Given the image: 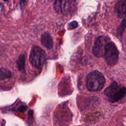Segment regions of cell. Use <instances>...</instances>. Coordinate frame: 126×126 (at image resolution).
Masks as SVG:
<instances>
[{
    "instance_id": "cell-6",
    "label": "cell",
    "mask_w": 126,
    "mask_h": 126,
    "mask_svg": "<svg viewBox=\"0 0 126 126\" xmlns=\"http://www.w3.org/2000/svg\"><path fill=\"white\" fill-rule=\"evenodd\" d=\"M70 4V0H56L54 8L57 13H63L69 10Z\"/></svg>"
},
{
    "instance_id": "cell-13",
    "label": "cell",
    "mask_w": 126,
    "mask_h": 126,
    "mask_svg": "<svg viewBox=\"0 0 126 126\" xmlns=\"http://www.w3.org/2000/svg\"><path fill=\"white\" fill-rule=\"evenodd\" d=\"M3 8V4H2V3H0V17L1 15Z\"/></svg>"
},
{
    "instance_id": "cell-8",
    "label": "cell",
    "mask_w": 126,
    "mask_h": 126,
    "mask_svg": "<svg viewBox=\"0 0 126 126\" xmlns=\"http://www.w3.org/2000/svg\"><path fill=\"white\" fill-rule=\"evenodd\" d=\"M42 45L48 49H51L53 46V42L51 35L48 32H44L41 36Z\"/></svg>"
},
{
    "instance_id": "cell-9",
    "label": "cell",
    "mask_w": 126,
    "mask_h": 126,
    "mask_svg": "<svg viewBox=\"0 0 126 126\" xmlns=\"http://www.w3.org/2000/svg\"><path fill=\"white\" fill-rule=\"evenodd\" d=\"M11 76L12 73L10 70L4 68H0V80L9 79Z\"/></svg>"
},
{
    "instance_id": "cell-10",
    "label": "cell",
    "mask_w": 126,
    "mask_h": 126,
    "mask_svg": "<svg viewBox=\"0 0 126 126\" xmlns=\"http://www.w3.org/2000/svg\"><path fill=\"white\" fill-rule=\"evenodd\" d=\"M25 60L24 56L23 55H20L17 60V63L19 70L22 71H24L25 70Z\"/></svg>"
},
{
    "instance_id": "cell-7",
    "label": "cell",
    "mask_w": 126,
    "mask_h": 126,
    "mask_svg": "<svg viewBox=\"0 0 126 126\" xmlns=\"http://www.w3.org/2000/svg\"><path fill=\"white\" fill-rule=\"evenodd\" d=\"M126 0H120L115 6V11L119 18L125 17L126 15Z\"/></svg>"
},
{
    "instance_id": "cell-4",
    "label": "cell",
    "mask_w": 126,
    "mask_h": 126,
    "mask_svg": "<svg viewBox=\"0 0 126 126\" xmlns=\"http://www.w3.org/2000/svg\"><path fill=\"white\" fill-rule=\"evenodd\" d=\"M118 51L115 45L110 41L106 46L103 56L106 63L110 65H115L118 60Z\"/></svg>"
},
{
    "instance_id": "cell-3",
    "label": "cell",
    "mask_w": 126,
    "mask_h": 126,
    "mask_svg": "<svg viewBox=\"0 0 126 126\" xmlns=\"http://www.w3.org/2000/svg\"><path fill=\"white\" fill-rule=\"evenodd\" d=\"M46 58V54L41 48L34 46L31 50L30 55V61L32 64L35 67L42 66Z\"/></svg>"
},
{
    "instance_id": "cell-12",
    "label": "cell",
    "mask_w": 126,
    "mask_h": 126,
    "mask_svg": "<svg viewBox=\"0 0 126 126\" xmlns=\"http://www.w3.org/2000/svg\"><path fill=\"white\" fill-rule=\"evenodd\" d=\"M78 26V23L76 21H73L71 22H70L67 26V29L68 30H73L74 29H75V28H76Z\"/></svg>"
},
{
    "instance_id": "cell-5",
    "label": "cell",
    "mask_w": 126,
    "mask_h": 126,
    "mask_svg": "<svg viewBox=\"0 0 126 126\" xmlns=\"http://www.w3.org/2000/svg\"><path fill=\"white\" fill-rule=\"evenodd\" d=\"M110 41L107 36H100L96 40L93 48L94 55L98 58L103 57L106 45Z\"/></svg>"
},
{
    "instance_id": "cell-2",
    "label": "cell",
    "mask_w": 126,
    "mask_h": 126,
    "mask_svg": "<svg viewBox=\"0 0 126 126\" xmlns=\"http://www.w3.org/2000/svg\"><path fill=\"white\" fill-rule=\"evenodd\" d=\"M125 88L119 87L116 82H113L104 91L105 95L108 97L109 101L112 102H116L122 98L125 95Z\"/></svg>"
},
{
    "instance_id": "cell-14",
    "label": "cell",
    "mask_w": 126,
    "mask_h": 126,
    "mask_svg": "<svg viewBox=\"0 0 126 126\" xmlns=\"http://www.w3.org/2000/svg\"><path fill=\"white\" fill-rule=\"evenodd\" d=\"M24 1H25V0H21V1H20V4H21V5L23 4L24 3Z\"/></svg>"
},
{
    "instance_id": "cell-11",
    "label": "cell",
    "mask_w": 126,
    "mask_h": 126,
    "mask_svg": "<svg viewBox=\"0 0 126 126\" xmlns=\"http://www.w3.org/2000/svg\"><path fill=\"white\" fill-rule=\"evenodd\" d=\"M126 28V20L125 19H123V20L121 23L118 29V33L120 35H122L124 32V31Z\"/></svg>"
},
{
    "instance_id": "cell-1",
    "label": "cell",
    "mask_w": 126,
    "mask_h": 126,
    "mask_svg": "<svg viewBox=\"0 0 126 126\" xmlns=\"http://www.w3.org/2000/svg\"><path fill=\"white\" fill-rule=\"evenodd\" d=\"M105 78L102 74L97 71L90 72L86 78V87L91 92H98L102 90L105 84Z\"/></svg>"
},
{
    "instance_id": "cell-15",
    "label": "cell",
    "mask_w": 126,
    "mask_h": 126,
    "mask_svg": "<svg viewBox=\"0 0 126 126\" xmlns=\"http://www.w3.org/2000/svg\"><path fill=\"white\" fill-rule=\"evenodd\" d=\"M4 1H7V0H3Z\"/></svg>"
}]
</instances>
